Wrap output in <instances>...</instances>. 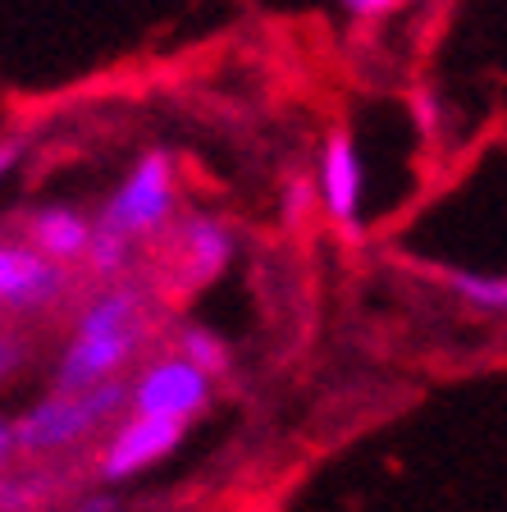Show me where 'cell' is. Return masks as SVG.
<instances>
[{"mask_svg": "<svg viewBox=\"0 0 507 512\" xmlns=\"http://www.w3.org/2000/svg\"><path fill=\"white\" fill-rule=\"evenodd\" d=\"M87 234H92V220L74 206H46L28 220V247H37L51 261H78L87 247Z\"/></svg>", "mask_w": 507, "mask_h": 512, "instance_id": "cell-8", "label": "cell"}, {"mask_svg": "<svg viewBox=\"0 0 507 512\" xmlns=\"http://www.w3.org/2000/svg\"><path fill=\"white\" fill-rule=\"evenodd\" d=\"M233 261V234L211 215H197L183 229V275L188 284H211Z\"/></svg>", "mask_w": 507, "mask_h": 512, "instance_id": "cell-9", "label": "cell"}, {"mask_svg": "<svg viewBox=\"0 0 507 512\" xmlns=\"http://www.w3.org/2000/svg\"><path fill=\"white\" fill-rule=\"evenodd\" d=\"M179 357H188V362L197 366L206 380H215V375H229V348H224V343L215 339L211 330H183Z\"/></svg>", "mask_w": 507, "mask_h": 512, "instance_id": "cell-12", "label": "cell"}, {"mask_svg": "<svg viewBox=\"0 0 507 512\" xmlns=\"http://www.w3.org/2000/svg\"><path fill=\"white\" fill-rule=\"evenodd\" d=\"M78 512H119V499L115 494H92V499L78 503Z\"/></svg>", "mask_w": 507, "mask_h": 512, "instance_id": "cell-19", "label": "cell"}, {"mask_svg": "<svg viewBox=\"0 0 507 512\" xmlns=\"http://www.w3.org/2000/svg\"><path fill=\"white\" fill-rule=\"evenodd\" d=\"M444 284L453 288V298H462L466 307L503 316L507 311V279L503 275H476V270H444Z\"/></svg>", "mask_w": 507, "mask_h": 512, "instance_id": "cell-10", "label": "cell"}, {"mask_svg": "<svg viewBox=\"0 0 507 512\" xmlns=\"http://www.w3.org/2000/svg\"><path fill=\"white\" fill-rule=\"evenodd\" d=\"M14 366H19V343L0 334V380H5V375H10Z\"/></svg>", "mask_w": 507, "mask_h": 512, "instance_id": "cell-18", "label": "cell"}, {"mask_svg": "<svg viewBox=\"0 0 507 512\" xmlns=\"http://www.w3.org/2000/svg\"><path fill=\"white\" fill-rule=\"evenodd\" d=\"M23 147H28L23 138H0V179H5V174H10L14 165L23 160Z\"/></svg>", "mask_w": 507, "mask_h": 512, "instance_id": "cell-16", "label": "cell"}, {"mask_svg": "<svg viewBox=\"0 0 507 512\" xmlns=\"http://www.w3.org/2000/svg\"><path fill=\"white\" fill-rule=\"evenodd\" d=\"M352 19H384V14H398L402 5H416V0H338Z\"/></svg>", "mask_w": 507, "mask_h": 512, "instance_id": "cell-14", "label": "cell"}, {"mask_svg": "<svg viewBox=\"0 0 507 512\" xmlns=\"http://www.w3.org/2000/svg\"><path fill=\"white\" fill-rule=\"evenodd\" d=\"M179 439H183V421L133 412V421L119 426V435L110 439L106 458H101V480H133L138 471H147V467H156L160 458H169Z\"/></svg>", "mask_w": 507, "mask_h": 512, "instance_id": "cell-6", "label": "cell"}, {"mask_svg": "<svg viewBox=\"0 0 507 512\" xmlns=\"http://www.w3.org/2000/svg\"><path fill=\"white\" fill-rule=\"evenodd\" d=\"M124 403H128L124 380H101L92 389H78V394H51L23 421H14V448L51 453V448H64L74 439H87L92 430L106 426L110 416H119Z\"/></svg>", "mask_w": 507, "mask_h": 512, "instance_id": "cell-1", "label": "cell"}, {"mask_svg": "<svg viewBox=\"0 0 507 512\" xmlns=\"http://www.w3.org/2000/svg\"><path fill=\"white\" fill-rule=\"evenodd\" d=\"M416 124H421L425 138H434V128H439V101H434L430 92H416Z\"/></svg>", "mask_w": 507, "mask_h": 512, "instance_id": "cell-15", "label": "cell"}, {"mask_svg": "<svg viewBox=\"0 0 507 512\" xmlns=\"http://www.w3.org/2000/svg\"><path fill=\"white\" fill-rule=\"evenodd\" d=\"M311 202H316V183L307 179V174H293L284 188V220L288 224H302V215L311 211Z\"/></svg>", "mask_w": 507, "mask_h": 512, "instance_id": "cell-13", "label": "cell"}, {"mask_svg": "<svg viewBox=\"0 0 507 512\" xmlns=\"http://www.w3.org/2000/svg\"><path fill=\"white\" fill-rule=\"evenodd\" d=\"M169 211H174V165L165 151H147V156L128 170L124 188L115 192V202L106 206L101 224L119 229L124 238H151L165 229Z\"/></svg>", "mask_w": 507, "mask_h": 512, "instance_id": "cell-2", "label": "cell"}, {"mask_svg": "<svg viewBox=\"0 0 507 512\" xmlns=\"http://www.w3.org/2000/svg\"><path fill=\"white\" fill-rule=\"evenodd\" d=\"M316 192H320V202H325L329 220L343 234H357L361 229V156H357V142L343 128H334L325 138Z\"/></svg>", "mask_w": 507, "mask_h": 512, "instance_id": "cell-7", "label": "cell"}, {"mask_svg": "<svg viewBox=\"0 0 507 512\" xmlns=\"http://www.w3.org/2000/svg\"><path fill=\"white\" fill-rule=\"evenodd\" d=\"M69 288V270L28 243H0V307L42 311Z\"/></svg>", "mask_w": 507, "mask_h": 512, "instance_id": "cell-5", "label": "cell"}, {"mask_svg": "<svg viewBox=\"0 0 507 512\" xmlns=\"http://www.w3.org/2000/svg\"><path fill=\"white\" fill-rule=\"evenodd\" d=\"M206 398H211V380L188 357H165L133 384V412L169 416V421H183V426L206 407Z\"/></svg>", "mask_w": 507, "mask_h": 512, "instance_id": "cell-4", "label": "cell"}, {"mask_svg": "<svg viewBox=\"0 0 507 512\" xmlns=\"http://www.w3.org/2000/svg\"><path fill=\"white\" fill-rule=\"evenodd\" d=\"M14 453H19V448H14V421L0 416V471H5V462H10Z\"/></svg>", "mask_w": 507, "mask_h": 512, "instance_id": "cell-17", "label": "cell"}, {"mask_svg": "<svg viewBox=\"0 0 507 512\" xmlns=\"http://www.w3.org/2000/svg\"><path fill=\"white\" fill-rule=\"evenodd\" d=\"M142 348V320L124 325V330H96V334H74L69 352L55 366V394H78L101 380H115L133 362V352Z\"/></svg>", "mask_w": 507, "mask_h": 512, "instance_id": "cell-3", "label": "cell"}, {"mask_svg": "<svg viewBox=\"0 0 507 512\" xmlns=\"http://www.w3.org/2000/svg\"><path fill=\"white\" fill-rule=\"evenodd\" d=\"M128 252H133V238H124L119 229H110V224L96 220V224H92V234H87L83 261L92 266V275L110 279V275H119V270L128 266Z\"/></svg>", "mask_w": 507, "mask_h": 512, "instance_id": "cell-11", "label": "cell"}]
</instances>
